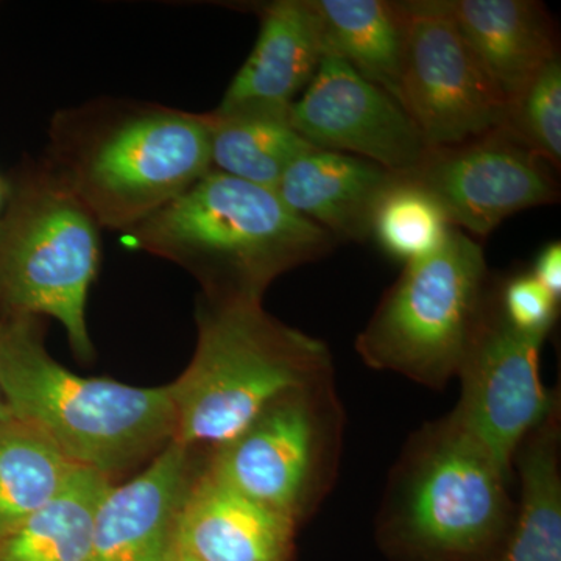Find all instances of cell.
I'll list each match as a JSON object with an SVG mask.
<instances>
[{
  "label": "cell",
  "instance_id": "cell-1",
  "mask_svg": "<svg viewBox=\"0 0 561 561\" xmlns=\"http://www.w3.org/2000/svg\"><path fill=\"white\" fill-rule=\"evenodd\" d=\"M44 165L99 227L128 231L210 172L208 117L116 101L62 111Z\"/></svg>",
  "mask_w": 561,
  "mask_h": 561
},
{
  "label": "cell",
  "instance_id": "cell-2",
  "mask_svg": "<svg viewBox=\"0 0 561 561\" xmlns=\"http://www.w3.org/2000/svg\"><path fill=\"white\" fill-rule=\"evenodd\" d=\"M133 247L192 273L209 301H262L268 286L330 254V232L275 191L210 171L128 230Z\"/></svg>",
  "mask_w": 561,
  "mask_h": 561
},
{
  "label": "cell",
  "instance_id": "cell-3",
  "mask_svg": "<svg viewBox=\"0 0 561 561\" xmlns=\"http://www.w3.org/2000/svg\"><path fill=\"white\" fill-rule=\"evenodd\" d=\"M0 391L14 420L77 467L111 479L175 437L171 383L131 387L76 375L47 353L35 317L0 316Z\"/></svg>",
  "mask_w": 561,
  "mask_h": 561
},
{
  "label": "cell",
  "instance_id": "cell-4",
  "mask_svg": "<svg viewBox=\"0 0 561 561\" xmlns=\"http://www.w3.org/2000/svg\"><path fill=\"white\" fill-rule=\"evenodd\" d=\"M512 471L459 424H424L390 474L378 540L394 561H494L511 530Z\"/></svg>",
  "mask_w": 561,
  "mask_h": 561
},
{
  "label": "cell",
  "instance_id": "cell-5",
  "mask_svg": "<svg viewBox=\"0 0 561 561\" xmlns=\"http://www.w3.org/2000/svg\"><path fill=\"white\" fill-rule=\"evenodd\" d=\"M197 348L171 383L173 440L210 451L283 394L334 376L327 343L273 319L262 301L203 300Z\"/></svg>",
  "mask_w": 561,
  "mask_h": 561
},
{
  "label": "cell",
  "instance_id": "cell-6",
  "mask_svg": "<svg viewBox=\"0 0 561 561\" xmlns=\"http://www.w3.org/2000/svg\"><path fill=\"white\" fill-rule=\"evenodd\" d=\"M99 230L46 165L10 187L0 216V316L60 321L83 360L94 356L87 301L101 264Z\"/></svg>",
  "mask_w": 561,
  "mask_h": 561
},
{
  "label": "cell",
  "instance_id": "cell-7",
  "mask_svg": "<svg viewBox=\"0 0 561 561\" xmlns=\"http://www.w3.org/2000/svg\"><path fill=\"white\" fill-rule=\"evenodd\" d=\"M491 284L482 247L453 227L435 253L404 265L357 335V354L373 370L443 389L457 378Z\"/></svg>",
  "mask_w": 561,
  "mask_h": 561
},
{
  "label": "cell",
  "instance_id": "cell-8",
  "mask_svg": "<svg viewBox=\"0 0 561 561\" xmlns=\"http://www.w3.org/2000/svg\"><path fill=\"white\" fill-rule=\"evenodd\" d=\"M343 427L345 412L331 376L272 402L238 437L213 449L205 468L300 526L334 485Z\"/></svg>",
  "mask_w": 561,
  "mask_h": 561
},
{
  "label": "cell",
  "instance_id": "cell-9",
  "mask_svg": "<svg viewBox=\"0 0 561 561\" xmlns=\"http://www.w3.org/2000/svg\"><path fill=\"white\" fill-rule=\"evenodd\" d=\"M398 9L400 103L427 146H453L504 125V99L440 2H398Z\"/></svg>",
  "mask_w": 561,
  "mask_h": 561
},
{
  "label": "cell",
  "instance_id": "cell-10",
  "mask_svg": "<svg viewBox=\"0 0 561 561\" xmlns=\"http://www.w3.org/2000/svg\"><path fill=\"white\" fill-rule=\"evenodd\" d=\"M556 171L504 124L463 142L430 147L398 176L434 197L454 228L486 238L513 214L559 202Z\"/></svg>",
  "mask_w": 561,
  "mask_h": 561
},
{
  "label": "cell",
  "instance_id": "cell-11",
  "mask_svg": "<svg viewBox=\"0 0 561 561\" xmlns=\"http://www.w3.org/2000/svg\"><path fill=\"white\" fill-rule=\"evenodd\" d=\"M545 341L508 323L491 284L489 300L457 373L460 400L449 415L502 467L513 471L516 449L557 405L559 394L542 386Z\"/></svg>",
  "mask_w": 561,
  "mask_h": 561
},
{
  "label": "cell",
  "instance_id": "cell-12",
  "mask_svg": "<svg viewBox=\"0 0 561 561\" xmlns=\"http://www.w3.org/2000/svg\"><path fill=\"white\" fill-rule=\"evenodd\" d=\"M289 122L317 149L364 158L394 175L411 172L430 149L400 102L331 50L290 106Z\"/></svg>",
  "mask_w": 561,
  "mask_h": 561
},
{
  "label": "cell",
  "instance_id": "cell-13",
  "mask_svg": "<svg viewBox=\"0 0 561 561\" xmlns=\"http://www.w3.org/2000/svg\"><path fill=\"white\" fill-rule=\"evenodd\" d=\"M172 440L140 474L111 485L95 512L90 561H171L181 508L198 471Z\"/></svg>",
  "mask_w": 561,
  "mask_h": 561
},
{
  "label": "cell",
  "instance_id": "cell-14",
  "mask_svg": "<svg viewBox=\"0 0 561 561\" xmlns=\"http://www.w3.org/2000/svg\"><path fill=\"white\" fill-rule=\"evenodd\" d=\"M323 51L306 0L267 3L261 10L256 44L216 111L289 117L290 106L319 70Z\"/></svg>",
  "mask_w": 561,
  "mask_h": 561
},
{
  "label": "cell",
  "instance_id": "cell-15",
  "mask_svg": "<svg viewBox=\"0 0 561 561\" xmlns=\"http://www.w3.org/2000/svg\"><path fill=\"white\" fill-rule=\"evenodd\" d=\"M298 526L197 472L176 529V551L195 561H291Z\"/></svg>",
  "mask_w": 561,
  "mask_h": 561
},
{
  "label": "cell",
  "instance_id": "cell-16",
  "mask_svg": "<svg viewBox=\"0 0 561 561\" xmlns=\"http://www.w3.org/2000/svg\"><path fill=\"white\" fill-rule=\"evenodd\" d=\"M505 105L559 57L556 21L534 0H438Z\"/></svg>",
  "mask_w": 561,
  "mask_h": 561
},
{
  "label": "cell",
  "instance_id": "cell-17",
  "mask_svg": "<svg viewBox=\"0 0 561 561\" xmlns=\"http://www.w3.org/2000/svg\"><path fill=\"white\" fill-rule=\"evenodd\" d=\"M397 179L375 162L312 147L280 176L276 195L337 242L370 239L373 210Z\"/></svg>",
  "mask_w": 561,
  "mask_h": 561
},
{
  "label": "cell",
  "instance_id": "cell-18",
  "mask_svg": "<svg viewBox=\"0 0 561 561\" xmlns=\"http://www.w3.org/2000/svg\"><path fill=\"white\" fill-rule=\"evenodd\" d=\"M560 404L531 430L513 457L519 501L494 561H561Z\"/></svg>",
  "mask_w": 561,
  "mask_h": 561
},
{
  "label": "cell",
  "instance_id": "cell-19",
  "mask_svg": "<svg viewBox=\"0 0 561 561\" xmlns=\"http://www.w3.org/2000/svg\"><path fill=\"white\" fill-rule=\"evenodd\" d=\"M324 50L400 102L402 22L398 2L306 0ZM401 105V103H400Z\"/></svg>",
  "mask_w": 561,
  "mask_h": 561
},
{
  "label": "cell",
  "instance_id": "cell-20",
  "mask_svg": "<svg viewBox=\"0 0 561 561\" xmlns=\"http://www.w3.org/2000/svg\"><path fill=\"white\" fill-rule=\"evenodd\" d=\"M113 479L77 467L57 496L0 540V561H90L95 512Z\"/></svg>",
  "mask_w": 561,
  "mask_h": 561
},
{
  "label": "cell",
  "instance_id": "cell-21",
  "mask_svg": "<svg viewBox=\"0 0 561 561\" xmlns=\"http://www.w3.org/2000/svg\"><path fill=\"white\" fill-rule=\"evenodd\" d=\"M210 171L275 191L291 162L313 146L289 117L261 113H206Z\"/></svg>",
  "mask_w": 561,
  "mask_h": 561
},
{
  "label": "cell",
  "instance_id": "cell-22",
  "mask_svg": "<svg viewBox=\"0 0 561 561\" xmlns=\"http://www.w3.org/2000/svg\"><path fill=\"white\" fill-rule=\"evenodd\" d=\"M76 468L28 424H0V540L54 500Z\"/></svg>",
  "mask_w": 561,
  "mask_h": 561
},
{
  "label": "cell",
  "instance_id": "cell-23",
  "mask_svg": "<svg viewBox=\"0 0 561 561\" xmlns=\"http://www.w3.org/2000/svg\"><path fill=\"white\" fill-rule=\"evenodd\" d=\"M451 228L434 197L397 175L373 210L370 239L383 253L408 265L440 249Z\"/></svg>",
  "mask_w": 561,
  "mask_h": 561
},
{
  "label": "cell",
  "instance_id": "cell-24",
  "mask_svg": "<svg viewBox=\"0 0 561 561\" xmlns=\"http://www.w3.org/2000/svg\"><path fill=\"white\" fill-rule=\"evenodd\" d=\"M505 125L560 169L561 61H549L507 108Z\"/></svg>",
  "mask_w": 561,
  "mask_h": 561
},
{
  "label": "cell",
  "instance_id": "cell-25",
  "mask_svg": "<svg viewBox=\"0 0 561 561\" xmlns=\"http://www.w3.org/2000/svg\"><path fill=\"white\" fill-rule=\"evenodd\" d=\"M502 313L516 331L546 341L559 319L560 301L535 279L530 271L513 273L496 283Z\"/></svg>",
  "mask_w": 561,
  "mask_h": 561
},
{
  "label": "cell",
  "instance_id": "cell-26",
  "mask_svg": "<svg viewBox=\"0 0 561 561\" xmlns=\"http://www.w3.org/2000/svg\"><path fill=\"white\" fill-rule=\"evenodd\" d=\"M530 273L557 301L561 300V245L559 241L546 243L538 251Z\"/></svg>",
  "mask_w": 561,
  "mask_h": 561
},
{
  "label": "cell",
  "instance_id": "cell-27",
  "mask_svg": "<svg viewBox=\"0 0 561 561\" xmlns=\"http://www.w3.org/2000/svg\"><path fill=\"white\" fill-rule=\"evenodd\" d=\"M11 419L9 409H7L5 401H3L2 391H0V424L5 423Z\"/></svg>",
  "mask_w": 561,
  "mask_h": 561
},
{
  "label": "cell",
  "instance_id": "cell-28",
  "mask_svg": "<svg viewBox=\"0 0 561 561\" xmlns=\"http://www.w3.org/2000/svg\"><path fill=\"white\" fill-rule=\"evenodd\" d=\"M7 195H9V187L5 186L3 180L0 179V208H2L3 202H5Z\"/></svg>",
  "mask_w": 561,
  "mask_h": 561
},
{
  "label": "cell",
  "instance_id": "cell-29",
  "mask_svg": "<svg viewBox=\"0 0 561 561\" xmlns=\"http://www.w3.org/2000/svg\"><path fill=\"white\" fill-rule=\"evenodd\" d=\"M171 561H195V560L191 559V557L186 556V553L176 551L175 553H173Z\"/></svg>",
  "mask_w": 561,
  "mask_h": 561
}]
</instances>
